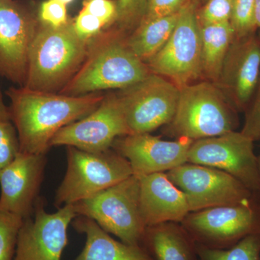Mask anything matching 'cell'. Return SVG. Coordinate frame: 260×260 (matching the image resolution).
I'll list each match as a JSON object with an SVG mask.
<instances>
[{
	"label": "cell",
	"mask_w": 260,
	"mask_h": 260,
	"mask_svg": "<svg viewBox=\"0 0 260 260\" xmlns=\"http://www.w3.org/2000/svg\"><path fill=\"white\" fill-rule=\"evenodd\" d=\"M10 121L20 142V152L47 154L56 133L68 124L93 112L105 95L99 93L70 96L46 93L25 87H10Z\"/></svg>",
	"instance_id": "cell-1"
},
{
	"label": "cell",
	"mask_w": 260,
	"mask_h": 260,
	"mask_svg": "<svg viewBox=\"0 0 260 260\" xmlns=\"http://www.w3.org/2000/svg\"><path fill=\"white\" fill-rule=\"evenodd\" d=\"M126 32L105 29L90 39L79 70L58 93L80 96L101 90H122L150 73L126 43Z\"/></svg>",
	"instance_id": "cell-2"
},
{
	"label": "cell",
	"mask_w": 260,
	"mask_h": 260,
	"mask_svg": "<svg viewBox=\"0 0 260 260\" xmlns=\"http://www.w3.org/2000/svg\"><path fill=\"white\" fill-rule=\"evenodd\" d=\"M88 44L77 35L73 21L57 28L40 22L29 52L23 87L59 93L83 64Z\"/></svg>",
	"instance_id": "cell-3"
},
{
	"label": "cell",
	"mask_w": 260,
	"mask_h": 260,
	"mask_svg": "<svg viewBox=\"0 0 260 260\" xmlns=\"http://www.w3.org/2000/svg\"><path fill=\"white\" fill-rule=\"evenodd\" d=\"M177 110L168 133L195 140L235 131L232 106L215 83L203 80L181 87Z\"/></svg>",
	"instance_id": "cell-4"
},
{
	"label": "cell",
	"mask_w": 260,
	"mask_h": 260,
	"mask_svg": "<svg viewBox=\"0 0 260 260\" xmlns=\"http://www.w3.org/2000/svg\"><path fill=\"white\" fill-rule=\"evenodd\" d=\"M68 167L56 191L57 208L87 199L133 175L129 161L111 148L92 153L67 146Z\"/></svg>",
	"instance_id": "cell-5"
},
{
	"label": "cell",
	"mask_w": 260,
	"mask_h": 260,
	"mask_svg": "<svg viewBox=\"0 0 260 260\" xmlns=\"http://www.w3.org/2000/svg\"><path fill=\"white\" fill-rule=\"evenodd\" d=\"M73 205L78 216L92 219L121 242L141 246L146 226L140 213V179L137 176Z\"/></svg>",
	"instance_id": "cell-6"
},
{
	"label": "cell",
	"mask_w": 260,
	"mask_h": 260,
	"mask_svg": "<svg viewBox=\"0 0 260 260\" xmlns=\"http://www.w3.org/2000/svg\"><path fill=\"white\" fill-rule=\"evenodd\" d=\"M150 73L170 80L179 88L202 78L201 37L195 2L181 8L169 40L145 61Z\"/></svg>",
	"instance_id": "cell-7"
},
{
	"label": "cell",
	"mask_w": 260,
	"mask_h": 260,
	"mask_svg": "<svg viewBox=\"0 0 260 260\" xmlns=\"http://www.w3.org/2000/svg\"><path fill=\"white\" fill-rule=\"evenodd\" d=\"M260 202L191 212L181 226L196 244L228 249L244 237L260 234Z\"/></svg>",
	"instance_id": "cell-8"
},
{
	"label": "cell",
	"mask_w": 260,
	"mask_h": 260,
	"mask_svg": "<svg viewBox=\"0 0 260 260\" xmlns=\"http://www.w3.org/2000/svg\"><path fill=\"white\" fill-rule=\"evenodd\" d=\"M180 89L170 80L150 73L117 93L129 135L150 133L172 120Z\"/></svg>",
	"instance_id": "cell-9"
},
{
	"label": "cell",
	"mask_w": 260,
	"mask_h": 260,
	"mask_svg": "<svg viewBox=\"0 0 260 260\" xmlns=\"http://www.w3.org/2000/svg\"><path fill=\"white\" fill-rule=\"evenodd\" d=\"M40 25L34 4L22 0H0V75L23 87L28 56Z\"/></svg>",
	"instance_id": "cell-10"
},
{
	"label": "cell",
	"mask_w": 260,
	"mask_h": 260,
	"mask_svg": "<svg viewBox=\"0 0 260 260\" xmlns=\"http://www.w3.org/2000/svg\"><path fill=\"white\" fill-rule=\"evenodd\" d=\"M166 174L185 194L190 213L255 200L256 195L240 181L214 168L186 162Z\"/></svg>",
	"instance_id": "cell-11"
},
{
	"label": "cell",
	"mask_w": 260,
	"mask_h": 260,
	"mask_svg": "<svg viewBox=\"0 0 260 260\" xmlns=\"http://www.w3.org/2000/svg\"><path fill=\"white\" fill-rule=\"evenodd\" d=\"M254 141L241 132L195 140L187 155V162L199 164L226 172L254 194H259L257 157Z\"/></svg>",
	"instance_id": "cell-12"
},
{
	"label": "cell",
	"mask_w": 260,
	"mask_h": 260,
	"mask_svg": "<svg viewBox=\"0 0 260 260\" xmlns=\"http://www.w3.org/2000/svg\"><path fill=\"white\" fill-rule=\"evenodd\" d=\"M32 215L23 220L13 260H61L68 242V226L78 217L73 204L49 213L39 198Z\"/></svg>",
	"instance_id": "cell-13"
},
{
	"label": "cell",
	"mask_w": 260,
	"mask_h": 260,
	"mask_svg": "<svg viewBox=\"0 0 260 260\" xmlns=\"http://www.w3.org/2000/svg\"><path fill=\"white\" fill-rule=\"evenodd\" d=\"M129 135L117 93L107 94L99 107L79 120L64 126L53 137L50 147L73 146L99 153L112 148L119 137Z\"/></svg>",
	"instance_id": "cell-14"
},
{
	"label": "cell",
	"mask_w": 260,
	"mask_h": 260,
	"mask_svg": "<svg viewBox=\"0 0 260 260\" xmlns=\"http://www.w3.org/2000/svg\"><path fill=\"white\" fill-rule=\"evenodd\" d=\"M260 77V43L254 34L234 37L215 85L234 110H245Z\"/></svg>",
	"instance_id": "cell-15"
},
{
	"label": "cell",
	"mask_w": 260,
	"mask_h": 260,
	"mask_svg": "<svg viewBox=\"0 0 260 260\" xmlns=\"http://www.w3.org/2000/svg\"><path fill=\"white\" fill-rule=\"evenodd\" d=\"M193 140L185 138L169 141L150 135L131 134L119 137L112 149L129 161L137 177L165 173L187 162Z\"/></svg>",
	"instance_id": "cell-16"
},
{
	"label": "cell",
	"mask_w": 260,
	"mask_h": 260,
	"mask_svg": "<svg viewBox=\"0 0 260 260\" xmlns=\"http://www.w3.org/2000/svg\"><path fill=\"white\" fill-rule=\"evenodd\" d=\"M47 154L20 152L0 172V209L23 219L32 215L44 180Z\"/></svg>",
	"instance_id": "cell-17"
},
{
	"label": "cell",
	"mask_w": 260,
	"mask_h": 260,
	"mask_svg": "<svg viewBox=\"0 0 260 260\" xmlns=\"http://www.w3.org/2000/svg\"><path fill=\"white\" fill-rule=\"evenodd\" d=\"M138 177L140 213L145 226L167 222L181 223L190 213L185 194L166 173Z\"/></svg>",
	"instance_id": "cell-18"
},
{
	"label": "cell",
	"mask_w": 260,
	"mask_h": 260,
	"mask_svg": "<svg viewBox=\"0 0 260 260\" xmlns=\"http://www.w3.org/2000/svg\"><path fill=\"white\" fill-rule=\"evenodd\" d=\"M73 225L86 238L83 251L74 260H153L143 246L115 240L92 219L76 217Z\"/></svg>",
	"instance_id": "cell-19"
},
{
	"label": "cell",
	"mask_w": 260,
	"mask_h": 260,
	"mask_svg": "<svg viewBox=\"0 0 260 260\" xmlns=\"http://www.w3.org/2000/svg\"><path fill=\"white\" fill-rule=\"evenodd\" d=\"M141 246L153 260H200L196 244L179 223L146 227Z\"/></svg>",
	"instance_id": "cell-20"
},
{
	"label": "cell",
	"mask_w": 260,
	"mask_h": 260,
	"mask_svg": "<svg viewBox=\"0 0 260 260\" xmlns=\"http://www.w3.org/2000/svg\"><path fill=\"white\" fill-rule=\"evenodd\" d=\"M202 78L215 83L234 40L230 22L200 25Z\"/></svg>",
	"instance_id": "cell-21"
},
{
	"label": "cell",
	"mask_w": 260,
	"mask_h": 260,
	"mask_svg": "<svg viewBox=\"0 0 260 260\" xmlns=\"http://www.w3.org/2000/svg\"><path fill=\"white\" fill-rule=\"evenodd\" d=\"M181 10L162 18L143 20L126 36V43L135 55L145 63L155 55L172 35L180 16Z\"/></svg>",
	"instance_id": "cell-22"
},
{
	"label": "cell",
	"mask_w": 260,
	"mask_h": 260,
	"mask_svg": "<svg viewBox=\"0 0 260 260\" xmlns=\"http://www.w3.org/2000/svg\"><path fill=\"white\" fill-rule=\"evenodd\" d=\"M196 249L200 260H260V234L247 236L228 249H213L198 244Z\"/></svg>",
	"instance_id": "cell-23"
},
{
	"label": "cell",
	"mask_w": 260,
	"mask_h": 260,
	"mask_svg": "<svg viewBox=\"0 0 260 260\" xmlns=\"http://www.w3.org/2000/svg\"><path fill=\"white\" fill-rule=\"evenodd\" d=\"M24 219L0 209V260H13Z\"/></svg>",
	"instance_id": "cell-24"
},
{
	"label": "cell",
	"mask_w": 260,
	"mask_h": 260,
	"mask_svg": "<svg viewBox=\"0 0 260 260\" xmlns=\"http://www.w3.org/2000/svg\"><path fill=\"white\" fill-rule=\"evenodd\" d=\"M148 0H117L116 28L121 31H133L146 14Z\"/></svg>",
	"instance_id": "cell-25"
},
{
	"label": "cell",
	"mask_w": 260,
	"mask_h": 260,
	"mask_svg": "<svg viewBox=\"0 0 260 260\" xmlns=\"http://www.w3.org/2000/svg\"><path fill=\"white\" fill-rule=\"evenodd\" d=\"M255 0H234L230 23L236 38H242L254 34Z\"/></svg>",
	"instance_id": "cell-26"
},
{
	"label": "cell",
	"mask_w": 260,
	"mask_h": 260,
	"mask_svg": "<svg viewBox=\"0 0 260 260\" xmlns=\"http://www.w3.org/2000/svg\"><path fill=\"white\" fill-rule=\"evenodd\" d=\"M20 153L16 128L10 120L0 119V172L9 166Z\"/></svg>",
	"instance_id": "cell-27"
},
{
	"label": "cell",
	"mask_w": 260,
	"mask_h": 260,
	"mask_svg": "<svg viewBox=\"0 0 260 260\" xmlns=\"http://www.w3.org/2000/svg\"><path fill=\"white\" fill-rule=\"evenodd\" d=\"M234 0H208L203 8L198 11V21L203 24L230 22Z\"/></svg>",
	"instance_id": "cell-28"
},
{
	"label": "cell",
	"mask_w": 260,
	"mask_h": 260,
	"mask_svg": "<svg viewBox=\"0 0 260 260\" xmlns=\"http://www.w3.org/2000/svg\"><path fill=\"white\" fill-rule=\"evenodd\" d=\"M38 16L41 23L52 27H60L68 23L66 5L60 0H45L38 10Z\"/></svg>",
	"instance_id": "cell-29"
},
{
	"label": "cell",
	"mask_w": 260,
	"mask_h": 260,
	"mask_svg": "<svg viewBox=\"0 0 260 260\" xmlns=\"http://www.w3.org/2000/svg\"><path fill=\"white\" fill-rule=\"evenodd\" d=\"M83 8L99 18L107 29L116 23L117 0H84Z\"/></svg>",
	"instance_id": "cell-30"
},
{
	"label": "cell",
	"mask_w": 260,
	"mask_h": 260,
	"mask_svg": "<svg viewBox=\"0 0 260 260\" xmlns=\"http://www.w3.org/2000/svg\"><path fill=\"white\" fill-rule=\"evenodd\" d=\"M73 25L77 35L85 42H89L107 29L105 25L99 18L83 8L73 20Z\"/></svg>",
	"instance_id": "cell-31"
},
{
	"label": "cell",
	"mask_w": 260,
	"mask_h": 260,
	"mask_svg": "<svg viewBox=\"0 0 260 260\" xmlns=\"http://www.w3.org/2000/svg\"><path fill=\"white\" fill-rule=\"evenodd\" d=\"M255 93L254 102L247 108L245 122L241 131L252 141L260 140V77Z\"/></svg>",
	"instance_id": "cell-32"
},
{
	"label": "cell",
	"mask_w": 260,
	"mask_h": 260,
	"mask_svg": "<svg viewBox=\"0 0 260 260\" xmlns=\"http://www.w3.org/2000/svg\"><path fill=\"white\" fill-rule=\"evenodd\" d=\"M189 1L190 0H148L146 14L143 20L162 18L174 14L180 11Z\"/></svg>",
	"instance_id": "cell-33"
},
{
	"label": "cell",
	"mask_w": 260,
	"mask_h": 260,
	"mask_svg": "<svg viewBox=\"0 0 260 260\" xmlns=\"http://www.w3.org/2000/svg\"><path fill=\"white\" fill-rule=\"evenodd\" d=\"M0 119L10 120L9 107H7L5 104L1 90H0Z\"/></svg>",
	"instance_id": "cell-34"
},
{
	"label": "cell",
	"mask_w": 260,
	"mask_h": 260,
	"mask_svg": "<svg viewBox=\"0 0 260 260\" xmlns=\"http://www.w3.org/2000/svg\"><path fill=\"white\" fill-rule=\"evenodd\" d=\"M254 22L256 28H260V0H255L254 5Z\"/></svg>",
	"instance_id": "cell-35"
},
{
	"label": "cell",
	"mask_w": 260,
	"mask_h": 260,
	"mask_svg": "<svg viewBox=\"0 0 260 260\" xmlns=\"http://www.w3.org/2000/svg\"><path fill=\"white\" fill-rule=\"evenodd\" d=\"M257 169H258V176H259V194H260V154H259V156L257 157Z\"/></svg>",
	"instance_id": "cell-36"
},
{
	"label": "cell",
	"mask_w": 260,
	"mask_h": 260,
	"mask_svg": "<svg viewBox=\"0 0 260 260\" xmlns=\"http://www.w3.org/2000/svg\"><path fill=\"white\" fill-rule=\"evenodd\" d=\"M61 2H62L65 5L70 4V3H73L74 0H60Z\"/></svg>",
	"instance_id": "cell-37"
},
{
	"label": "cell",
	"mask_w": 260,
	"mask_h": 260,
	"mask_svg": "<svg viewBox=\"0 0 260 260\" xmlns=\"http://www.w3.org/2000/svg\"><path fill=\"white\" fill-rule=\"evenodd\" d=\"M258 39H259V43H260V34H259V38H258Z\"/></svg>",
	"instance_id": "cell-38"
},
{
	"label": "cell",
	"mask_w": 260,
	"mask_h": 260,
	"mask_svg": "<svg viewBox=\"0 0 260 260\" xmlns=\"http://www.w3.org/2000/svg\"><path fill=\"white\" fill-rule=\"evenodd\" d=\"M259 205H260V203H259Z\"/></svg>",
	"instance_id": "cell-39"
}]
</instances>
